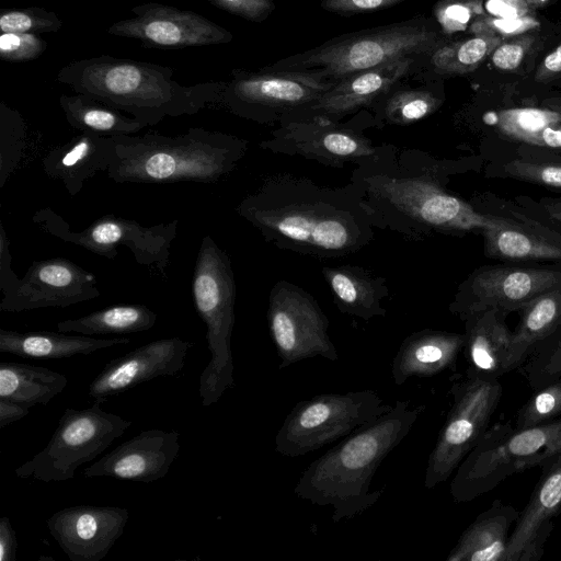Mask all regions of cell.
<instances>
[{"label": "cell", "mask_w": 561, "mask_h": 561, "mask_svg": "<svg viewBox=\"0 0 561 561\" xmlns=\"http://www.w3.org/2000/svg\"><path fill=\"white\" fill-rule=\"evenodd\" d=\"M26 146L25 122L16 110L0 103V188L19 165Z\"/></svg>", "instance_id": "cell-39"}, {"label": "cell", "mask_w": 561, "mask_h": 561, "mask_svg": "<svg viewBox=\"0 0 561 561\" xmlns=\"http://www.w3.org/2000/svg\"><path fill=\"white\" fill-rule=\"evenodd\" d=\"M33 221L50 236L110 260L116 257L119 245L127 247L138 264L154 266L163 277L179 226V220H172L145 227L133 219L103 215L82 231H71L69 224L49 207L37 210Z\"/></svg>", "instance_id": "cell-12"}, {"label": "cell", "mask_w": 561, "mask_h": 561, "mask_svg": "<svg viewBox=\"0 0 561 561\" xmlns=\"http://www.w3.org/2000/svg\"><path fill=\"white\" fill-rule=\"evenodd\" d=\"M107 176L117 183H213L230 174L249 142L238 136L191 127L174 137L119 135Z\"/></svg>", "instance_id": "cell-5"}, {"label": "cell", "mask_w": 561, "mask_h": 561, "mask_svg": "<svg viewBox=\"0 0 561 561\" xmlns=\"http://www.w3.org/2000/svg\"><path fill=\"white\" fill-rule=\"evenodd\" d=\"M130 11L133 18L108 26L110 35L168 49L228 44L233 39L230 31L191 10L146 2Z\"/></svg>", "instance_id": "cell-18"}, {"label": "cell", "mask_w": 561, "mask_h": 561, "mask_svg": "<svg viewBox=\"0 0 561 561\" xmlns=\"http://www.w3.org/2000/svg\"><path fill=\"white\" fill-rule=\"evenodd\" d=\"M332 85L298 73L233 69L231 79L224 81L219 104L248 121L279 124Z\"/></svg>", "instance_id": "cell-15"}, {"label": "cell", "mask_w": 561, "mask_h": 561, "mask_svg": "<svg viewBox=\"0 0 561 561\" xmlns=\"http://www.w3.org/2000/svg\"><path fill=\"white\" fill-rule=\"evenodd\" d=\"M65 375L23 363H0V398L33 407L47 405L67 386Z\"/></svg>", "instance_id": "cell-34"}, {"label": "cell", "mask_w": 561, "mask_h": 561, "mask_svg": "<svg viewBox=\"0 0 561 561\" xmlns=\"http://www.w3.org/2000/svg\"><path fill=\"white\" fill-rule=\"evenodd\" d=\"M512 330L506 374L518 369L561 334V284L543 291L519 311Z\"/></svg>", "instance_id": "cell-29"}, {"label": "cell", "mask_w": 561, "mask_h": 561, "mask_svg": "<svg viewBox=\"0 0 561 561\" xmlns=\"http://www.w3.org/2000/svg\"><path fill=\"white\" fill-rule=\"evenodd\" d=\"M453 404L428 456L424 486L446 482L477 446L500 404L503 387L499 379L466 375L451 386Z\"/></svg>", "instance_id": "cell-11"}, {"label": "cell", "mask_w": 561, "mask_h": 561, "mask_svg": "<svg viewBox=\"0 0 561 561\" xmlns=\"http://www.w3.org/2000/svg\"><path fill=\"white\" fill-rule=\"evenodd\" d=\"M445 42V34L433 20L417 16L335 36L263 69L298 73L334 83L391 60L426 57Z\"/></svg>", "instance_id": "cell-6"}, {"label": "cell", "mask_w": 561, "mask_h": 561, "mask_svg": "<svg viewBox=\"0 0 561 561\" xmlns=\"http://www.w3.org/2000/svg\"><path fill=\"white\" fill-rule=\"evenodd\" d=\"M374 126L371 114L364 110L347 123L321 118L286 119L277 124L260 148L273 153L297 156L320 164L343 168L371 158L375 145L364 129Z\"/></svg>", "instance_id": "cell-13"}, {"label": "cell", "mask_w": 561, "mask_h": 561, "mask_svg": "<svg viewBox=\"0 0 561 561\" xmlns=\"http://www.w3.org/2000/svg\"><path fill=\"white\" fill-rule=\"evenodd\" d=\"M115 156V140L91 131H81L59 145L43 159L44 172L62 182L67 193L76 196L85 181L99 172H107Z\"/></svg>", "instance_id": "cell-26"}, {"label": "cell", "mask_w": 561, "mask_h": 561, "mask_svg": "<svg viewBox=\"0 0 561 561\" xmlns=\"http://www.w3.org/2000/svg\"><path fill=\"white\" fill-rule=\"evenodd\" d=\"M47 48V42L37 34L1 33L0 58L7 62L37 59Z\"/></svg>", "instance_id": "cell-43"}, {"label": "cell", "mask_w": 561, "mask_h": 561, "mask_svg": "<svg viewBox=\"0 0 561 561\" xmlns=\"http://www.w3.org/2000/svg\"><path fill=\"white\" fill-rule=\"evenodd\" d=\"M528 8L537 9L543 7L550 0H524Z\"/></svg>", "instance_id": "cell-54"}, {"label": "cell", "mask_w": 561, "mask_h": 561, "mask_svg": "<svg viewBox=\"0 0 561 561\" xmlns=\"http://www.w3.org/2000/svg\"><path fill=\"white\" fill-rule=\"evenodd\" d=\"M129 342L128 337L96 339L83 334L67 335L64 332H18L0 329V352L20 357L64 359Z\"/></svg>", "instance_id": "cell-33"}, {"label": "cell", "mask_w": 561, "mask_h": 561, "mask_svg": "<svg viewBox=\"0 0 561 561\" xmlns=\"http://www.w3.org/2000/svg\"><path fill=\"white\" fill-rule=\"evenodd\" d=\"M561 416V378L536 390L516 413L515 428L524 430Z\"/></svg>", "instance_id": "cell-40"}, {"label": "cell", "mask_w": 561, "mask_h": 561, "mask_svg": "<svg viewBox=\"0 0 561 561\" xmlns=\"http://www.w3.org/2000/svg\"><path fill=\"white\" fill-rule=\"evenodd\" d=\"M213 5L244 19L260 23L270 18L276 9L273 0H207Z\"/></svg>", "instance_id": "cell-46"}, {"label": "cell", "mask_w": 561, "mask_h": 561, "mask_svg": "<svg viewBox=\"0 0 561 561\" xmlns=\"http://www.w3.org/2000/svg\"><path fill=\"white\" fill-rule=\"evenodd\" d=\"M500 36L480 34L463 41L445 42L426 56L430 68L439 75L463 73L472 70L500 44Z\"/></svg>", "instance_id": "cell-38"}, {"label": "cell", "mask_w": 561, "mask_h": 561, "mask_svg": "<svg viewBox=\"0 0 561 561\" xmlns=\"http://www.w3.org/2000/svg\"><path fill=\"white\" fill-rule=\"evenodd\" d=\"M481 156L438 159L427 152L378 145L376 153L357 164L354 190L374 213L378 229L421 241L435 233L462 237L480 232L484 214L451 194L450 178L482 164Z\"/></svg>", "instance_id": "cell-1"}, {"label": "cell", "mask_w": 561, "mask_h": 561, "mask_svg": "<svg viewBox=\"0 0 561 561\" xmlns=\"http://www.w3.org/2000/svg\"><path fill=\"white\" fill-rule=\"evenodd\" d=\"M157 319V313L144 305H117L77 319L60 321L57 323V330L90 336L129 334L150 330Z\"/></svg>", "instance_id": "cell-37"}, {"label": "cell", "mask_w": 561, "mask_h": 561, "mask_svg": "<svg viewBox=\"0 0 561 561\" xmlns=\"http://www.w3.org/2000/svg\"><path fill=\"white\" fill-rule=\"evenodd\" d=\"M192 346L190 341L181 337H165L113 358L90 382L88 394L103 403L140 383L176 376L184 368Z\"/></svg>", "instance_id": "cell-21"}, {"label": "cell", "mask_w": 561, "mask_h": 561, "mask_svg": "<svg viewBox=\"0 0 561 561\" xmlns=\"http://www.w3.org/2000/svg\"><path fill=\"white\" fill-rule=\"evenodd\" d=\"M174 69L162 65L100 55L61 67L56 80L153 126L165 117L194 115L219 104L224 81L182 85Z\"/></svg>", "instance_id": "cell-4"}, {"label": "cell", "mask_w": 561, "mask_h": 561, "mask_svg": "<svg viewBox=\"0 0 561 561\" xmlns=\"http://www.w3.org/2000/svg\"><path fill=\"white\" fill-rule=\"evenodd\" d=\"M405 0H321L320 7L328 12L341 15L385 10Z\"/></svg>", "instance_id": "cell-48"}, {"label": "cell", "mask_w": 561, "mask_h": 561, "mask_svg": "<svg viewBox=\"0 0 561 561\" xmlns=\"http://www.w3.org/2000/svg\"><path fill=\"white\" fill-rule=\"evenodd\" d=\"M18 549V537L9 519L0 518V561H15Z\"/></svg>", "instance_id": "cell-50"}, {"label": "cell", "mask_w": 561, "mask_h": 561, "mask_svg": "<svg viewBox=\"0 0 561 561\" xmlns=\"http://www.w3.org/2000/svg\"><path fill=\"white\" fill-rule=\"evenodd\" d=\"M421 58L425 57H403L347 76L334 82L314 102L294 112L284 121L321 118L340 122L347 115L369 108L392 87L419 70Z\"/></svg>", "instance_id": "cell-20"}, {"label": "cell", "mask_w": 561, "mask_h": 561, "mask_svg": "<svg viewBox=\"0 0 561 561\" xmlns=\"http://www.w3.org/2000/svg\"><path fill=\"white\" fill-rule=\"evenodd\" d=\"M482 148L485 178L513 179L561 193V151L492 137Z\"/></svg>", "instance_id": "cell-25"}, {"label": "cell", "mask_w": 561, "mask_h": 561, "mask_svg": "<svg viewBox=\"0 0 561 561\" xmlns=\"http://www.w3.org/2000/svg\"><path fill=\"white\" fill-rule=\"evenodd\" d=\"M322 275L342 313L365 321L386 316L382 302L389 296V287L385 277L350 264L325 266Z\"/></svg>", "instance_id": "cell-30"}, {"label": "cell", "mask_w": 561, "mask_h": 561, "mask_svg": "<svg viewBox=\"0 0 561 561\" xmlns=\"http://www.w3.org/2000/svg\"><path fill=\"white\" fill-rule=\"evenodd\" d=\"M192 295L195 309L207 328L210 359L199 377V396L202 407H210L234 386L231 336L237 295L231 260L210 236L202 239Z\"/></svg>", "instance_id": "cell-7"}, {"label": "cell", "mask_w": 561, "mask_h": 561, "mask_svg": "<svg viewBox=\"0 0 561 561\" xmlns=\"http://www.w3.org/2000/svg\"><path fill=\"white\" fill-rule=\"evenodd\" d=\"M560 284L561 264L501 262L482 265L459 284L448 309L461 321L485 309L510 314Z\"/></svg>", "instance_id": "cell-14"}, {"label": "cell", "mask_w": 561, "mask_h": 561, "mask_svg": "<svg viewBox=\"0 0 561 561\" xmlns=\"http://www.w3.org/2000/svg\"><path fill=\"white\" fill-rule=\"evenodd\" d=\"M519 512L496 499L462 531L446 561H505Z\"/></svg>", "instance_id": "cell-31"}, {"label": "cell", "mask_w": 561, "mask_h": 561, "mask_svg": "<svg viewBox=\"0 0 561 561\" xmlns=\"http://www.w3.org/2000/svg\"><path fill=\"white\" fill-rule=\"evenodd\" d=\"M486 222L480 233L485 256L501 262L561 264V232L493 193L471 198Z\"/></svg>", "instance_id": "cell-17"}, {"label": "cell", "mask_w": 561, "mask_h": 561, "mask_svg": "<svg viewBox=\"0 0 561 561\" xmlns=\"http://www.w3.org/2000/svg\"><path fill=\"white\" fill-rule=\"evenodd\" d=\"M392 405L374 390L316 394L287 414L275 435V450L287 457L306 456L344 438Z\"/></svg>", "instance_id": "cell-9"}, {"label": "cell", "mask_w": 561, "mask_h": 561, "mask_svg": "<svg viewBox=\"0 0 561 561\" xmlns=\"http://www.w3.org/2000/svg\"><path fill=\"white\" fill-rule=\"evenodd\" d=\"M535 42L534 35L519 36L499 45L492 53L493 65L501 70H516Z\"/></svg>", "instance_id": "cell-47"}, {"label": "cell", "mask_w": 561, "mask_h": 561, "mask_svg": "<svg viewBox=\"0 0 561 561\" xmlns=\"http://www.w3.org/2000/svg\"><path fill=\"white\" fill-rule=\"evenodd\" d=\"M59 105L68 124L80 131L103 136L133 135L147 127L134 117L82 93L59 96Z\"/></svg>", "instance_id": "cell-36"}, {"label": "cell", "mask_w": 561, "mask_h": 561, "mask_svg": "<svg viewBox=\"0 0 561 561\" xmlns=\"http://www.w3.org/2000/svg\"><path fill=\"white\" fill-rule=\"evenodd\" d=\"M561 516V453L541 466V474L510 535L505 561H539Z\"/></svg>", "instance_id": "cell-24"}, {"label": "cell", "mask_w": 561, "mask_h": 561, "mask_svg": "<svg viewBox=\"0 0 561 561\" xmlns=\"http://www.w3.org/2000/svg\"><path fill=\"white\" fill-rule=\"evenodd\" d=\"M514 202L534 218L561 232V197L542 196L535 199L517 196Z\"/></svg>", "instance_id": "cell-45"}, {"label": "cell", "mask_w": 561, "mask_h": 561, "mask_svg": "<svg viewBox=\"0 0 561 561\" xmlns=\"http://www.w3.org/2000/svg\"><path fill=\"white\" fill-rule=\"evenodd\" d=\"M444 103L442 92L431 88L403 87L400 83L381 95L368 110L377 128L407 126L435 113Z\"/></svg>", "instance_id": "cell-35"}, {"label": "cell", "mask_w": 561, "mask_h": 561, "mask_svg": "<svg viewBox=\"0 0 561 561\" xmlns=\"http://www.w3.org/2000/svg\"><path fill=\"white\" fill-rule=\"evenodd\" d=\"M518 369L535 391L561 378V334Z\"/></svg>", "instance_id": "cell-42"}, {"label": "cell", "mask_w": 561, "mask_h": 561, "mask_svg": "<svg viewBox=\"0 0 561 561\" xmlns=\"http://www.w3.org/2000/svg\"><path fill=\"white\" fill-rule=\"evenodd\" d=\"M128 510L76 505L55 512L47 528L71 561H101L123 535Z\"/></svg>", "instance_id": "cell-22"}, {"label": "cell", "mask_w": 561, "mask_h": 561, "mask_svg": "<svg viewBox=\"0 0 561 561\" xmlns=\"http://www.w3.org/2000/svg\"><path fill=\"white\" fill-rule=\"evenodd\" d=\"M131 424L130 420L103 410L100 402L82 410L68 408L47 445L18 467L15 474L42 482L70 480L80 466L101 455Z\"/></svg>", "instance_id": "cell-10"}, {"label": "cell", "mask_w": 561, "mask_h": 561, "mask_svg": "<svg viewBox=\"0 0 561 561\" xmlns=\"http://www.w3.org/2000/svg\"><path fill=\"white\" fill-rule=\"evenodd\" d=\"M463 346V333L433 329L413 332L402 341L393 357L392 379L402 386L413 377H433L453 369Z\"/></svg>", "instance_id": "cell-27"}, {"label": "cell", "mask_w": 561, "mask_h": 561, "mask_svg": "<svg viewBox=\"0 0 561 561\" xmlns=\"http://www.w3.org/2000/svg\"><path fill=\"white\" fill-rule=\"evenodd\" d=\"M62 21L50 10L39 7L4 10L0 14L1 33H56Z\"/></svg>", "instance_id": "cell-41"}, {"label": "cell", "mask_w": 561, "mask_h": 561, "mask_svg": "<svg viewBox=\"0 0 561 561\" xmlns=\"http://www.w3.org/2000/svg\"><path fill=\"white\" fill-rule=\"evenodd\" d=\"M482 124L488 137L561 151V114L541 106L506 107L488 112Z\"/></svg>", "instance_id": "cell-32"}, {"label": "cell", "mask_w": 561, "mask_h": 561, "mask_svg": "<svg viewBox=\"0 0 561 561\" xmlns=\"http://www.w3.org/2000/svg\"><path fill=\"white\" fill-rule=\"evenodd\" d=\"M266 317L280 369L314 357L339 359L328 333L329 319L312 295L296 284L288 280L274 284Z\"/></svg>", "instance_id": "cell-16"}, {"label": "cell", "mask_w": 561, "mask_h": 561, "mask_svg": "<svg viewBox=\"0 0 561 561\" xmlns=\"http://www.w3.org/2000/svg\"><path fill=\"white\" fill-rule=\"evenodd\" d=\"M425 405L397 401L377 419L345 436L301 472L294 493L319 506H332V520L354 518L376 504L383 490H370L376 470L407 437Z\"/></svg>", "instance_id": "cell-3"}, {"label": "cell", "mask_w": 561, "mask_h": 561, "mask_svg": "<svg viewBox=\"0 0 561 561\" xmlns=\"http://www.w3.org/2000/svg\"><path fill=\"white\" fill-rule=\"evenodd\" d=\"M541 106L548 107L561 114V96H552L545 99L541 102Z\"/></svg>", "instance_id": "cell-53"}, {"label": "cell", "mask_w": 561, "mask_h": 561, "mask_svg": "<svg viewBox=\"0 0 561 561\" xmlns=\"http://www.w3.org/2000/svg\"><path fill=\"white\" fill-rule=\"evenodd\" d=\"M0 310L21 312L68 307L100 296L94 274L65 257L34 261L26 274L1 293Z\"/></svg>", "instance_id": "cell-19"}, {"label": "cell", "mask_w": 561, "mask_h": 561, "mask_svg": "<svg viewBox=\"0 0 561 561\" xmlns=\"http://www.w3.org/2000/svg\"><path fill=\"white\" fill-rule=\"evenodd\" d=\"M31 407L0 398V428L20 421L30 413Z\"/></svg>", "instance_id": "cell-52"}, {"label": "cell", "mask_w": 561, "mask_h": 561, "mask_svg": "<svg viewBox=\"0 0 561 561\" xmlns=\"http://www.w3.org/2000/svg\"><path fill=\"white\" fill-rule=\"evenodd\" d=\"M561 453V416L516 430L510 421L486 430L456 470L450 483L455 502H470L496 488L506 478L541 467Z\"/></svg>", "instance_id": "cell-8"}, {"label": "cell", "mask_w": 561, "mask_h": 561, "mask_svg": "<svg viewBox=\"0 0 561 561\" xmlns=\"http://www.w3.org/2000/svg\"><path fill=\"white\" fill-rule=\"evenodd\" d=\"M507 313L485 309L465 320L463 354L468 362L466 375L484 379H500L506 374V360L512 330L506 324Z\"/></svg>", "instance_id": "cell-28"}, {"label": "cell", "mask_w": 561, "mask_h": 561, "mask_svg": "<svg viewBox=\"0 0 561 561\" xmlns=\"http://www.w3.org/2000/svg\"><path fill=\"white\" fill-rule=\"evenodd\" d=\"M10 241L2 222H0V289L4 293L19 280L11 266Z\"/></svg>", "instance_id": "cell-49"}, {"label": "cell", "mask_w": 561, "mask_h": 561, "mask_svg": "<svg viewBox=\"0 0 561 561\" xmlns=\"http://www.w3.org/2000/svg\"><path fill=\"white\" fill-rule=\"evenodd\" d=\"M236 211L266 242L320 260L358 252L378 229L352 184L330 187L287 173L267 176Z\"/></svg>", "instance_id": "cell-2"}, {"label": "cell", "mask_w": 561, "mask_h": 561, "mask_svg": "<svg viewBox=\"0 0 561 561\" xmlns=\"http://www.w3.org/2000/svg\"><path fill=\"white\" fill-rule=\"evenodd\" d=\"M479 7L473 1H442L435 8V16L442 31L454 32L466 27Z\"/></svg>", "instance_id": "cell-44"}, {"label": "cell", "mask_w": 561, "mask_h": 561, "mask_svg": "<svg viewBox=\"0 0 561 561\" xmlns=\"http://www.w3.org/2000/svg\"><path fill=\"white\" fill-rule=\"evenodd\" d=\"M561 77V44L553 48L542 60L535 75L538 82H551Z\"/></svg>", "instance_id": "cell-51"}, {"label": "cell", "mask_w": 561, "mask_h": 561, "mask_svg": "<svg viewBox=\"0 0 561 561\" xmlns=\"http://www.w3.org/2000/svg\"><path fill=\"white\" fill-rule=\"evenodd\" d=\"M178 431L145 430L83 470V477H111L150 483L164 478L180 450Z\"/></svg>", "instance_id": "cell-23"}]
</instances>
